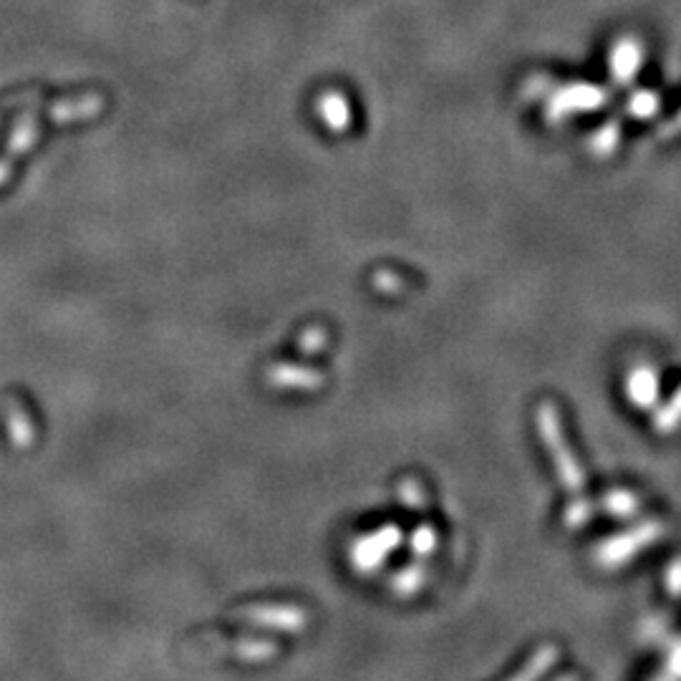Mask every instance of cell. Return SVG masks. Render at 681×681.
Here are the masks:
<instances>
[{
	"label": "cell",
	"instance_id": "6da1fadb",
	"mask_svg": "<svg viewBox=\"0 0 681 681\" xmlns=\"http://www.w3.org/2000/svg\"><path fill=\"white\" fill-rule=\"evenodd\" d=\"M661 533H664V525H661V522H643V525H639L637 530H631V533L621 535V538H613L611 543H605L601 548V555H599L601 563L611 565V568L627 563L629 558L639 553V550H643L651 543H657Z\"/></svg>",
	"mask_w": 681,
	"mask_h": 681
},
{
	"label": "cell",
	"instance_id": "7a4b0ae2",
	"mask_svg": "<svg viewBox=\"0 0 681 681\" xmlns=\"http://www.w3.org/2000/svg\"><path fill=\"white\" fill-rule=\"evenodd\" d=\"M33 139H36V124H33V119H31V117H26V119L18 121L16 129H13V134H11V142H8V149H6L3 160H0V184H3V182L8 180V177H11L16 157H21V154L26 152V149L33 144Z\"/></svg>",
	"mask_w": 681,
	"mask_h": 681
},
{
	"label": "cell",
	"instance_id": "3957f363",
	"mask_svg": "<svg viewBox=\"0 0 681 681\" xmlns=\"http://www.w3.org/2000/svg\"><path fill=\"white\" fill-rule=\"evenodd\" d=\"M545 434H548V442H553L555 450L561 452V454H558V464H561V472H563V480L568 482V488L581 490L583 482H585L583 470H581V464L575 462L573 452L571 454L565 452V444L561 440V429H558L555 417H550V424H545Z\"/></svg>",
	"mask_w": 681,
	"mask_h": 681
},
{
	"label": "cell",
	"instance_id": "277c9868",
	"mask_svg": "<svg viewBox=\"0 0 681 681\" xmlns=\"http://www.w3.org/2000/svg\"><path fill=\"white\" fill-rule=\"evenodd\" d=\"M657 379L649 371H637L629 381V399L641 409H649L657 401Z\"/></svg>",
	"mask_w": 681,
	"mask_h": 681
},
{
	"label": "cell",
	"instance_id": "5b68a950",
	"mask_svg": "<svg viewBox=\"0 0 681 681\" xmlns=\"http://www.w3.org/2000/svg\"><path fill=\"white\" fill-rule=\"evenodd\" d=\"M641 502L633 498L631 492H609V498H605V510L613 512V515L619 518H633L639 512Z\"/></svg>",
	"mask_w": 681,
	"mask_h": 681
},
{
	"label": "cell",
	"instance_id": "8992f818",
	"mask_svg": "<svg viewBox=\"0 0 681 681\" xmlns=\"http://www.w3.org/2000/svg\"><path fill=\"white\" fill-rule=\"evenodd\" d=\"M679 424H681V391L669 401L664 409H661L654 419V427L659 429V432H674Z\"/></svg>",
	"mask_w": 681,
	"mask_h": 681
},
{
	"label": "cell",
	"instance_id": "52a82bcc",
	"mask_svg": "<svg viewBox=\"0 0 681 681\" xmlns=\"http://www.w3.org/2000/svg\"><path fill=\"white\" fill-rule=\"evenodd\" d=\"M667 588L674 595H681V561L671 563L669 571H667Z\"/></svg>",
	"mask_w": 681,
	"mask_h": 681
},
{
	"label": "cell",
	"instance_id": "ba28073f",
	"mask_svg": "<svg viewBox=\"0 0 681 681\" xmlns=\"http://www.w3.org/2000/svg\"><path fill=\"white\" fill-rule=\"evenodd\" d=\"M669 664H671V671H674L677 677H681V647L674 651V657H671Z\"/></svg>",
	"mask_w": 681,
	"mask_h": 681
}]
</instances>
